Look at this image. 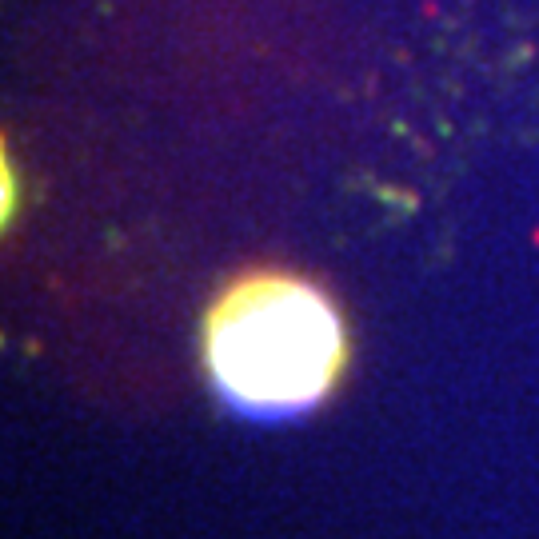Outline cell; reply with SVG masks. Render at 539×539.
Returning <instances> with one entry per match:
<instances>
[{
  "instance_id": "cell-1",
  "label": "cell",
  "mask_w": 539,
  "mask_h": 539,
  "mask_svg": "<svg viewBox=\"0 0 539 539\" xmlns=\"http://www.w3.org/2000/svg\"><path fill=\"white\" fill-rule=\"evenodd\" d=\"M220 392L248 412L312 408L344 368V324L332 300L284 272L236 280L204 324Z\"/></svg>"
}]
</instances>
